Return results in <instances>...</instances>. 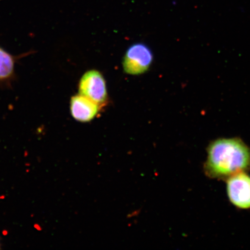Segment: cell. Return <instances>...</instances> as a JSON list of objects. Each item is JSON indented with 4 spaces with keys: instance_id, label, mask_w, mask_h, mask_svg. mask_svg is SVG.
<instances>
[{
    "instance_id": "3",
    "label": "cell",
    "mask_w": 250,
    "mask_h": 250,
    "mask_svg": "<svg viewBox=\"0 0 250 250\" xmlns=\"http://www.w3.org/2000/svg\"><path fill=\"white\" fill-rule=\"evenodd\" d=\"M152 61V53L148 47L143 43H136L129 47L125 54L124 69L128 74H142L149 69Z\"/></svg>"
},
{
    "instance_id": "4",
    "label": "cell",
    "mask_w": 250,
    "mask_h": 250,
    "mask_svg": "<svg viewBox=\"0 0 250 250\" xmlns=\"http://www.w3.org/2000/svg\"><path fill=\"white\" fill-rule=\"evenodd\" d=\"M229 201L236 208H250V176L246 172L237 173L227 180Z\"/></svg>"
},
{
    "instance_id": "5",
    "label": "cell",
    "mask_w": 250,
    "mask_h": 250,
    "mask_svg": "<svg viewBox=\"0 0 250 250\" xmlns=\"http://www.w3.org/2000/svg\"><path fill=\"white\" fill-rule=\"evenodd\" d=\"M101 106L83 95L72 97L70 101V111L76 121L87 123L93 120L101 109Z\"/></svg>"
},
{
    "instance_id": "2",
    "label": "cell",
    "mask_w": 250,
    "mask_h": 250,
    "mask_svg": "<svg viewBox=\"0 0 250 250\" xmlns=\"http://www.w3.org/2000/svg\"><path fill=\"white\" fill-rule=\"evenodd\" d=\"M79 93L101 107L107 102V87L104 78L97 70H90L83 75L79 83Z\"/></svg>"
},
{
    "instance_id": "1",
    "label": "cell",
    "mask_w": 250,
    "mask_h": 250,
    "mask_svg": "<svg viewBox=\"0 0 250 250\" xmlns=\"http://www.w3.org/2000/svg\"><path fill=\"white\" fill-rule=\"evenodd\" d=\"M204 170L208 177L223 180L248 171L250 170V148L237 137L212 141L208 148Z\"/></svg>"
},
{
    "instance_id": "6",
    "label": "cell",
    "mask_w": 250,
    "mask_h": 250,
    "mask_svg": "<svg viewBox=\"0 0 250 250\" xmlns=\"http://www.w3.org/2000/svg\"><path fill=\"white\" fill-rule=\"evenodd\" d=\"M14 58L0 47V81L9 79L14 73Z\"/></svg>"
}]
</instances>
